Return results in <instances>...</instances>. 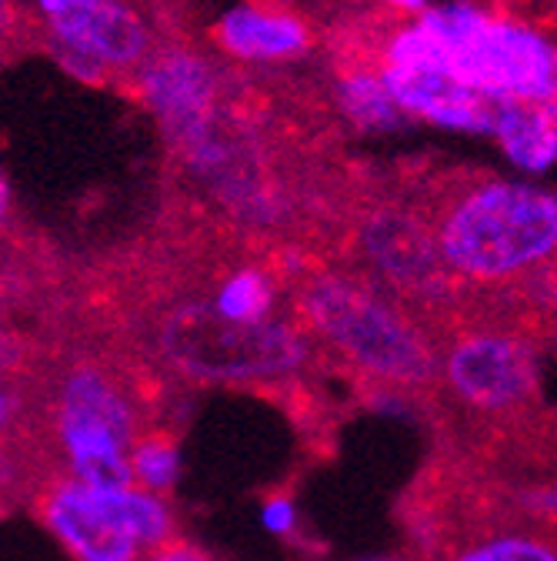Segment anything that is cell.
Returning <instances> with one entry per match:
<instances>
[{"label": "cell", "mask_w": 557, "mask_h": 561, "mask_svg": "<svg viewBox=\"0 0 557 561\" xmlns=\"http://www.w3.org/2000/svg\"><path fill=\"white\" fill-rule=\"evenodd\" d=\"M291 318L311 334L327 368L361 378L374 394L441 401L438 331L358 271H301Z\"/></svg>", "instance_id": "obj_1"}, {"label": "cell", "mask_w": 557, "mask_h": 561, "mask_svg": "<svg viewBox=\"0 0 557 561\" xmlns=\"http://www.w3.org/2000/svg\"><path fill=\"white\" fill-rule=\"evenodd\" d=\"M451 274L471 288H527L557 271V194L514 181H474L428 215Z\"/></svg>", "instance_id": "obj_2"}, {"label": "cell", "mask_w": 557, "mask_h": 561, "mask_svg": "<svg viewBox=\"0 0 557 561\" xmlns=\"http://www.w3.org/2000/svg\"><path fill=\"white\" fill-rule=\"evenodd\" d=\"M148 344L151 347H144L137 362H158L184 381L288 388L307 368L324 365L317 344L294 318L241 324L224 318L214 301H184L167 308L151 321Z\"/></svg>", "instance_id": "obj_3"}, {"label": "cell", "mask_w": 557, "mask_h": 561, "mask_svg": "<svg viewBox=\"0 0 557 561\" xmlns=\"http://www.w3.org/2000/svg\"><path fill=\"white\" fill-rule=\"evenodd\" d=\"M441 401L491 438L521 432L541 408L537 347L524 321L467 305L438 328Z\"/></svg>", "instance_id": "obj_4"}, {"label": "cell", "mask_w": 557, "mask_h": 561, "mask_svg": "<svg viewBox=\"0 0 557 561\" xmlns=\"http://www.w3.org/2000/svg\"><path fill=\"white\" fill-rule=\"evenodd\" d=\"M351 254L361 277L387 291L414 314H421L434 331L457 318L471 295L451 274L428 215L397 204L371 207L358 221Z\"/></svg>", "instance_id": "obj_5"}, {"label": "cell", "mask_w": 557, "mask_h": 561, "mask_svg": "<svg viewBox=\"0 0 557 561\" xmlns=\"http://www.w3.org/2000/svg\"><path fill=\"white\" fill-rule=\"evenodd\" d=\"M414 515L428 561H557V528L508 518L464 495H428Z\"/></svg>", "instance_id": "obj_6"}, {"label": "cell", "mask_w": 557, "mask_h": 561, "mask_svg": "<svg viewBox=\"0 0 557 561\" xmlns=\"http://www.w3.org/2000/svg\"><path fill=\"white\" fill-rule=\"evenodd\" d=\"M451 75L491 101H557V44L511 18L487 14L480 31L451 54Z\"/></svg>", "instance_id": "obj_7"}, {"label": "cell", "mask_w": 557, "mask_h": 561, "mask_svg": "<svg viewBox=\"0 0 557 561\" xmlns=\"http://www.w3.org/2000/svg\"><path fill=\"white\" fill-rule=\"evenodd\" d=\"M57 57L78 78H104L141 64L151 37L124 0H37Z\"/></svg>", "instance_id": "obj_8"}, {"label": "cell", "mask_w": 557, "mask_h": 561, "mask_svg": "<svg viewBox=\"0 0 557 561\" xmlns=\"http://www.w3.org/2000/svg\"><path fill=\"white\" fill-rule=\"evenodd\" d=\"M34 505L78 561H137L141 554V545L111 515L101 491L71 474H50L34 491Z\"/></svg>", "instance_id": "obj_9"}, {"label": "cell", "mask_w": 557, "mask_h": 561, "mask_svg": "<svg viewBox=\"0 0 557 561\" xmlns=\"http://www.w3.org/2000/svg\"><path fill=\"white\" fill-rule=\"evenodd\" d=\"M141 88L167 137H174L187 151L204 145L218 98L211 64L187 50H167L144 67Z\"/></svg>", "instance_id": "obj_10"}, {"label": "cell", "mask_w": 557, "mask_h": 561, "mask_svg": "<svg viewBox=\"0 0 557 561\" xmlns=\"http://www.w3.org/2000/svg\"><path fill=\"white\" fill-rule=\"evenodd\" d=\"M404 114L457 130H495L498 101L461 84L448 67H378Z\"/></svg>", "instance_id": "obj_11"}, {"label": "cell", "mask_w": 557, "mask_h": 561, "mask_svg": "<svg viewBox=\"0 0 557 561\" xmlns=\"http://www.w3.org/2000/svg\"><path fill=\"white\" fill-rule=\"evenodd\" d=\"M218 44L244 60H288L311 47L307 24L274 4H244L214 27Z\"/></svg>", "instance_id": "obj_12"}, {"label": "cell", "mask_w": 557, "mask_h": 561, "mask_svg": "<svg viewBox=\"0 0 557 561\" xmlns=\"http://www.w3.org/2000/svg\"><path fill=\"white\" fill-rule=\"evenodd\" d=\"M491 134H498L504 154L514 164L544 171L557 161V101H501Z\"/></svg>", "instance_id": "obj_13"}, {"label": "cell", "mask_w": 557, "mask_h": 561, "mask_svg": "<svg viewBox=\"0 0 557 561\" xmlns=\"http://www.w3.org/2000/svg\"><path fill=\"white\" fill-rule=\"evenodd\" d=\"M214 308L241 324H260L274 318V301H277V274L270 267H234L228 271L211 295Z\"/></svg>", "instance_id": "obj_14"}, {"label": "cell", "mask_w": 557, "mask_h": 561, "mask_svg": "<svg viewBox=\"0 0 557 561\" xmlns=\"http://www.w3.org/2000/svg\"><path fill=\"white\" fill-rule=\"evenodd\" d=\"M337 98H340V111L364 130H384L404 121V107L394 101L378 70L344 67L337 78Z\"/></svg>", "instance_id": "obj_15"}, {"label": "cell", "mask_w": 557, "mask_h": 561, "mask_svg": "<svg viewBox=\"0 0 557 561\" xmlns=\"http://www.w3.org/2000/svg\"><path fill=\"white\" fill-rule=\"evenodd\" d=\"M97 491H101L104 505L111 508V515L134 535L137 545H141V551H154L177 538L171 508L154 495V491H134V488H124V491L97 488Z\"/></svg>", "instance_id": "obj_16"}, {"label": "cell", "mask_w": 557, "mask_h": 561, "mask_svg": "<svg viewBox=\"0 0 557 561\" xmlns=\"http://www.w3.org/2000/svg\"><path fill=\"white\" fill-rule=\"evenodd\" d=\"M130 468H134V481L144 484V491H154V495L171 491V484L177 478V442H174V435H167L161 428L141 435L137 445L130 448Z\"/></svg>", "instance_id": "obj_17"}, {"label": "cell", "mask_w": 557, "mask_h": 561, "mask_svg": "<svg viewBox=\"0 0 557 561\" xmlns=\"http://www.w3.org/2000/svg\"><path fill=\"white\" fill-rule=\"evenodd\" d=\"M264 525L277 535H291L294 531V505L288 495H277L264 505Z\"/></svg>", "instance_id": "obj_18"}, {"label": "cell", "mask_w": 557, "mask_h": 561, "mask_svg": "<svg viewBox=\"0 0 557 561\" xmlns=\"http://www.w3.org/2000/svg\"><path fill=\"white\" fill-rule=\"evenodd\" d=\"M148 561H211V558H207L200 548H194V545L174 538V541H167V545L148 551Z\"/></svg>", "instance_id": "obj_19"}, {"label": "cell", "mask_w": 557, "mask_h": 561, "mask_svg": "<svg viewBox=\"0 0 557 561\" xmlns=\"http://www.w3.org/2000/svg\"><path fill=\"white\" fill-rule=\"evenodd\" d=\"M384 4H391V8H397L404 14H417V18L428 11V0H384Z\"/></svg>", "instance_id": "obj_20"}, {"label": "cell", "mask_w": 557, "mask_h": 561, "mask_svg": "<svg viewBox=\"0 0 557 561\" xmlns=\"http://www.w3.org/2000/svg\"><path fill=\"white\" fill-rule=\"evenodd\" d=\"M364 561H407V558H364Z\"/></svg>", "instance_id": "obj_21"}]
</instances>
